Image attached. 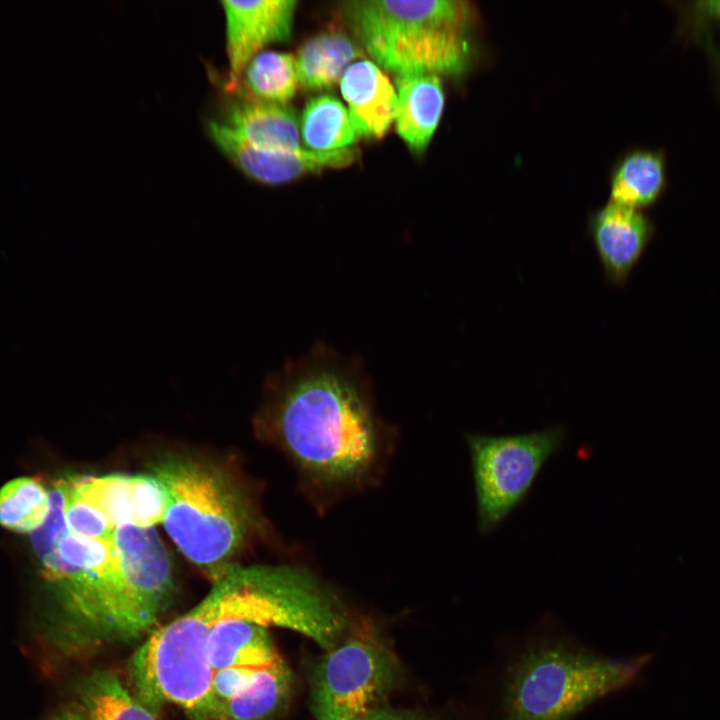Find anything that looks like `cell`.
<instances>
[{
  "label": "cell",
  "mask_w": 720,
  "mask_h": 720,
  "mask_svg": "<svg viewBox=\"0 0 720 720\" xmlns=\"http://www.w3.org/2000/svg\"><path fill=\"white\" fill-rule=\"evenodd\" d=\"M212 624L196 605L156 629L135 652L130 673L137 699L152 713L175 704L210 719L212 676L207 645Z\"/></svg>",
  "instance_id": "cell-6"
},
{
  "label": "cell",
  "mask_w": 720,
  "mask_h": 720,
  "mask_svg": "<svg viewBox=\"0 0 720 720\" xmlns=\"http://www.w3.org/2000/svg\"><path fill=\"white\" fill-rule=\"evenodd\" d=\"M341 9L370 57L396 76H459L470 64L467 1L358 0Z\"/></svg>",
  "instance_id": "cell-3"
},
{
  "label": "cell",
  "mask_w": 720,
  "mask_h": 720,
  "mask_svg": "<svg viewBox=\"0 0 720 720\" xmlns=\"http://www.w3.org/2000/svg\"><path fill=\"white\" fill-rule=\"evenodd\" d=\"M213 627L240 621L298 632L324 650L342 637L345 617L336 597L294 566H230L198 604Z\"/></svg>",
  "instance_id": "cell-5"
},
{
  "label": "cell",
  "mask_w": 720,
  "mask_h": 720,
  "mask_svg": "<svg viewBox=\"0 0 720 720\" xmlns=\"http://www.w3.org/2000/svg\"><path fill=\"white\" fill-rule=\"evenodd\" d=\"M341 94L358 137L382 138L395 121L398 98L388 76L375 63H352L340 80Z\"/></svg>",
  "instance_id": "cell-15"
},
{
  "label": "cell",
  "mask_w": 720,
  "mask_h": 720,
  "mask_svg": "<svg viewBox=\"0 0 720 720\" xmlns=\"http://www.w3.org/2000/svg\"><path fill=\"white\" fill-rule=\"evenodd\" d=\"M69 480L71 492L112 534L123 525L153 528L164 520L166 495L152 473L75 476Z\"/></svg>",
  "instance_id": "cell-10"
},
{
  "label": "cell",
  "mask_w": 720,
  "mask_h": 720,
  "mask_svg": "<svg viewBox=\"0 0 720 720\" xmlns=\"http://www.w3.org/2000/svg\"><path fill=\"white\" fill-rule=\"evenodd\" d=\"M267 669L269 668L232 666L213 672L211 684L212 710L210 719H213L215 711L221 703L248 690Z\"/></svg>",
  "instance_id": "cell-25"
},
{
  "label": "cell",
  "mask_w": 720,
  "mask_h": 720,
  "mask_svg": "<svg viewBox=\"0 0 720 720\" xmlns=\"http://www.w3.org/2000/svg\"><path fill=\"white\" fill-rule=\"evenodd\" d=\"M207 653L212 672L232 666L270 668L283 661L266 628L240 621L217 623Z\"/></svg>",
  "instance_id": "cell-18"
},
{
  "label": "cell",
  "mask_w": 720,
  "mask_h": 720,
  "mask_svg": "<svg viewBox=\"0 0 720 720\" xmlns=\"http://www.w3.org/2000/svg\"><path fill=\"white\" fill-rule=\"evenodd\" d=\"M564 436L560 425L514 435L466 434L482 534L498 527L522 502Z\"/></svg>",
  "instance_id": "cell-8"
},
{
  "label": "cell",
  "mask_w": 720,
  "mask_h": 720,
  "mask_svg": "<svg viewBox=\"0 0 720 720\" xmlns=\"http://www.w3.org/2000/svg\"><path fill=\"white\" fill-rule=\"evenodd\" d=\"M700 5L710 15L720 18V1H703Z\"/></svg>",
  "instance_id": "cell-27"
},
{
  "label": "cell",
  "mask_w": 720,
  "mask_h": 720,
  "mask_svg": "<svg viewBox=\"0 0 720 720\" xmlns=\"http://www.w3.org/2000/svg\"><path fill=\"white\" fill-rule=\"evenodd\" d=\"M649 659L609 658L560 638L533 641L506 669L497 720H570L632 684Z\"/></svg>",
  "instance_id": "cell-2"
},
{
  "label": "cell",
  "mask_w": 720,
  "mask_h": 720,
  "mask_svg": "<svg viewBox=\"0 0 720 720\" xmlns=\"http://www.w3.org/2000/svg\"><path fill=\"white\" fill-rule=\"evenodd\" d=\"M347 34L328 30L309 38L297 52L298 84L307 91H324L340 82L361 51Z\"/></svg>",
  "instance_id": "cell-19"
},
{
  "label": "cell",
  "mask_w": 720,
  "mask_h": 720,
  "mask_svg": "<svg viewBox=\"0 0 720 720\" xmlns=\"http://www.w3.org/2000/svg\"><path fill=\"white\" fill-rule=\"evenodd\" d=\"M152 474L166 495V532L216 581L233 565L248 534L252 516L246 497L221 470L188 457L163 460Z\"/></svg>",
  "instance_id": "cell-4"
},
{
  "label": "cell",
  "mask_w": 720,
  "mask_h": 720,
  "mask_svg": "<svg viewBox=\"0 0 720 720\" xmlns=\"http://www.w3.org/2000/svg\"><path fill=\"white\" fill-rule=\"evenodd\" d=\"M664 184L662 159L649 151L627 154L614 168L610 201L638 209L651 204Z\"/></svg>",
  "instance_id": "cell-21"
},
{
  "label": "cell",
  "mask_w": 720,
  "mask_h": 720,
  "mask_svg": "<svg viewBox=\"0 0 720 720\" xmlns=\"http://www.w3.org/2000/svg\"><path fill=\"white\" fill-rule=\"evenodd\" d=\"M207 130L212 142L234 166L247 177L266 185L288 183L327 168H344L358 156V151L351 147L329 152L306 147L296 151L256 149L237 139L214 119L208 121Z\"/></svg>",
  "instance_id": "cell-12"
},
{
  "label": "cell",
  "mask_w": 720,
  "mask_h": 720,
  "mask_svg": "<svg viewBox=\"0 0 720 720\" xmlns=\"http://www.w3.org/2000/svg\"><path fill=\"white\" fill-rule=\"evenodd\" d=\"M51 720H156L112 672L95 671L79 685L75 699Z\"/></svg>",
  "instance_id": "cell-17"
},
{
  "label": "cell",
  "mask_w": 720,
  "mask_h": 720,
  "mask_svg": "<svg viewBox=\"0 0 720 720\" xmlns=\"http://www.w3.org/2000/svg\"><path fill=\"white\" fill-rule=\"evenodd\" d=\"M355 720H430L416 712L394 709L385 705L376 707Z\"/></svg>",
  "instance_id": "cell-26"
},
{
  "label": "cell",
  "mask_w": 720,
  "mask_h": 720,
  "mask_svg": "<svg viewBox=\"0 0 720 720\" xmlns=\"http://www.w3.org/2000/svg\"><path fill=\"white\" fill-rule=\"evenodd\" d=\"M300 135L307 149L336 151L356 142V135L344 105L331 95L310 98L300 119Z\"/></svg>",
  "instance_id": "cell-20"
},
{
  "label": "cell",
  "mask_w": 720,
  "mask_h": 720,
  "mask_svg": "<svg viewBox=\"0 0 720 720\" xmlns=\"http://www.w3.org/2000/svg\"><path fill=\"white\" fill-rule=\"evenodd\" d=\"M246 94L259 100L287 104L297 89L295 57L281 51H263L242 72ZM240 85V84H239Z\"/></svg>",
  "instance_id": "cell-23"
},
{
  "label": "cell",
  "mask_w": 720,
  "mask_h": 720,
  "mask_svg": "<svg viewBox=\"0 0 720 720\" xmlns=\"http://www.w3.org/2000/svg\"><path fill=\"white\" fill-rule=\"evenodd\" d=\"M398 98L396 131L409 149L423 153L440 122L445 95L439 76L410 74L396 76Z\"/></svg>",
  "instance_id": "cell-16"
},
{
  "label": "cell",
  "mask_w": 720,
  "mask_h": 720,
  "mask_svg": "<svg viewBox=\"0 0 720 720\" xmlns=\"http://www.w3.org/2000/svg\"><path fill=\"white\" fill-rule=\"evenodd\" d=\"M588 232L607 280L623 285L648 242V220L637 209L609 201L591 215Z\"/></svg>",
  "instance_id": "cell-14"
},
{
  "label": "cell",
  "mask_w": 720,
  "mask_h": 720,
  "mask_svg": "<svg viewBox=\"0 0 720 720\" xmlns=\"http://www.w3.org/2000/svg\"><path fill=\"white\" fill-rule=\"evenodd\" d=\"M109 616L116 639L130 640L156 622L172 589L171 564L153 528L123 525L112 536Z\"/></svg>",
  "instance_id": "cell-9"
},
{
  "label": "cell",
  "mask_w": 720,
  "mask_h": 720,
  "mask_svg": "<svg viewBox=\"0 0 720 720\" xmlns=\"http://www.w3.org/2000/svg\"><path fill=\"white\" fill-rule=\"evenodd\" d=\"M261 424L293 463L319 508L378 480L390 441L366 385L318 350L266 377Z\"/></svg>",
  "instance_id": "cell-1"
},
{
  "label": "cell",
  "mask_w": 720,
  "mask_h": 720,
  "mask_svg": "<svg viewBox=\"0 0 720 720\" xmlns=\"http://www.w3.org/2000/svg\"><path fill=\"white\" fill-rule=\"evenodd\" d=\"M291 685V673L282 661L265 670L248 690L221 703L213 719L264 720L285 704Z\"/></svg>",
  "instance_id": "cell-22"
},
{
  "label": "cell",
  "mask_w": 720,
  "mask_h": 720,
  "mask_svg": "<svg viewBox=\"0 0 720 720\" xmlns=\"http://www.w3.org/2000/svg\"><path fill=\"white\" fill-rule=\"evenodd\" d=\"M399 665L376 630L359 623L313 666L310 705L316 720H355L384 705Z\"/></svg>",
  "instance_id": "cell-7"
},
{
  "label": "cell",
  "mask_w": 720,
  "mask_h": 720,
  "mask_svg": "<svg viewBox=\"0 0 720 720\" xmlns=\"http://www.w3.org/2000/svg\"><path fill=\"white\" fill-rule=\"evenodd\" d=\"M221 6L225 15L227 88L234 92L243 70L261 49L290 38L297 2L223 0Z\"/></svg>",
  "instance_id": "cell-11"
},
{
  "label": "cell",
  "mask_w": 720,
  "mask_h": 720,
  "mask_svg": "<svg viewBox=\"0 0 720 720\" xmlns=\"http://www.w3.org/2000/svg\"><path fill=\"white\" fill-rule=\"evenodd\" d=\"M219 118L214 119L245 144L261 150L296 151L300 143V121L287 104L256 99L239 87Z\"/></svg>",
  "instance_id": "cell-13"
},
{
  "label": "cell",
  "mask_w": 720,
  "mask_h": 720,
  "mask_svg": "<svg viewBox=\"0 0 720 720\" xmlns=\"http://www.w3.org/2000/svg\"><path fill=\"white\" fill-rule=\"evenodd\" d=\"M50 511V491L41 480L20 477L0 489V525L17 533H33Z\"/></svg>",
  "instance_id": "cell-24"
}]
</instances>
